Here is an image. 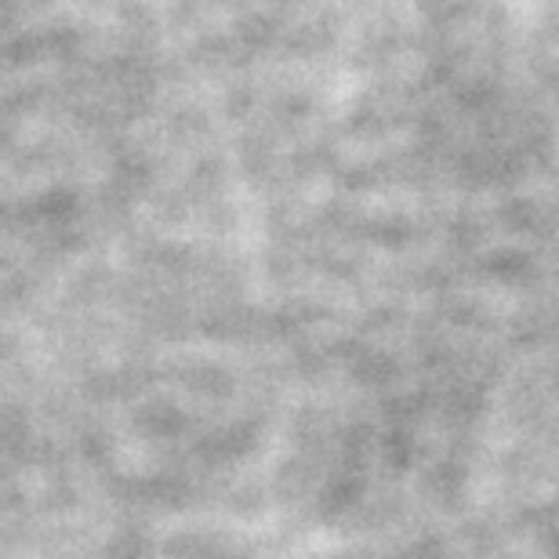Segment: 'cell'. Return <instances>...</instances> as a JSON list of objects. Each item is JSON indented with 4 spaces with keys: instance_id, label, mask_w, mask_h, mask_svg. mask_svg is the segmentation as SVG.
<instances>
[]
</instances>
